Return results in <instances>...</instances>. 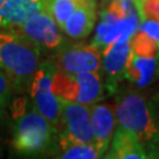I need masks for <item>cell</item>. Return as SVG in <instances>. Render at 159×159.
Listing matches in <instances>:
<instances>
[{
  "label": "cell",
  "mask_w": 159,
  "mask_h": 159,
  "mask_svg": "<svg viewBox=\"0 0 159 159\" xmlns=\"http://www.w3.org/2000/svg\"><path fill=\"white\" fill-rule=\"evenodd\" d=\"M104 158L107 159H148V152L133 133L118 127L112 137V144Z\"/></svg>",
  "instance_id": "4fadbf2b"
},
{
  "label": "cell",
  "mask_w": 159,
  "mask_h": 159,
  "mask_svg": "<svg viewBox=\"0 0 159 159\" xmlns=\"http://www.w3.org/2000/svg\"><path fill=\"white\" fill-rule=\"evenodd\" d=\"M40 48L17 32H0V68L5 71L17 91H29L41 63Z\"/></svg>",
  "instance_id": "7a4b0ae2"
},
{
  "label": "cell",
  "mask_w": 159,
  "mask_h": 159,
  "mask_svg": "<svg viewBox=\"0 0 159 159\" xmlns=\"http://www.w3.org/2000/svg\"><path fill=\"white\" fill-rule=\"evenodd\" d=\"M80 2V0H47L46 11L56 20L58 26L63 29L71 13Z\"/></svg>",
  "instance_id": "ac0fdd59"
},
{
  "label": "cell",
  "mask_w": 159,
  "mask_h": 159,
  "mask_svg": "<svg viewBox=\"0 0 159 159\" xmlns=\"http://www.w3.org/2000/svg\"><path fill=\"white\" fill-rule=\"evenodd\" d=\"M57 68L51 61H41L29 87L34 108L41 113L58 131L61 126V104L52 89Z\"/></svg>",
  "instance_id": "277c9868"
},
{
  "label": "cell",
  "mask_w": 159,
  "mask_h": 159,
  "mask_svg": "<svg viewBox=\"0 0 159 159\" xmlns=\"http://www.w3.org/2000/svg\"><path fill=\"white\" fill-rule=\"evenodd\" d=\"M134 4L140 20L154 19L159 21V0H138Z\"/></svg>",
  "instance_id": "44dd1931"
},
{
  "label": "cell",
  "mask_w": 159,
  "mask_h": 159,
  "mask_svg": "<svg viewBox=\"0 0 159 159\" xmlns=\"http://www.w3.org/2000/svg\"><path fill=\"white\" fill-rule=\"evenodd\" d=\"M102 1H105V2H107V1H111V0H102Z\"/></svg>",
  "instance_id": "d4e9b609"
},
{
  "label": "cell",
  "mask_w": 159,
  "mask_h": 159,
  "mask_svg": "<svg viewBox=\"0 0 159 159\" xmlns=\"http://www.w3.org/2000/svg\"><path fill=\"white\" fill-rule=\"evenodd\" d=\"M12 90H13V85H12L11 79L5 73V71L0 68V108H2L7 104L11 97Z\"/></svg>",
  "instance_id": "7402d4cb"
},
{
  "label": "cell",
  "mask_w": 159,
  "mask_h": 159,
  "mask_svg": "<svg viewBox=\"0 0 159 159\" xmlns=\"http://www.w3.org/2000/svg\"><path fill=\"white\" fill-rule=\"evenodd\" d=\"M60 104L61 126L59 131L75 142L93 145L94 138L92 130L91 108H89L90 106L65 99H60Z\"/></svg>",
  "instance_id": "8992f818"
},
{
  "label": "cell",
  "mask_w": 159,
  "mask_h": 159,
  "mask_svg": "<svg viewBox=\"0 0 159 159\" xmlns=\"http://www.w3.org/2000/svg\"><path fill=\"white\" fill-rule=\"evenodd\" d=\"M157 74L159 75V54L157 57Z\"/></svg>",
  "instance_id": "cb8c5ba5"
},
{
  "label": "cell",
  "mask_w": 159,
  "mask_h": 159,
  "mask_svg": "<svg viewBox=\"0 0 159 159\" xmlns=\"http://www.w3.org/2000/svg\"><path fill=\"white\" fill-rule=\"evenodd\" d=\"M47 0H0V26L11 29L29 17L46 10Z\"/></svg>",
  "instance_id": "7c38bea8"
},
{
  "label": "cell",
  "mask_w": 159,
  "mask_h": 159,
  "mask_svg": "<svg viewBox=\"0 0 159 159\" xmlns=\"http://www.w3.org/2000/svg\"><path fill=\"white\" fill-rule=\"evenodd\" d=\"M116 119L120 127L130 131L138 138L144 148L153 140L156 124L148 107V102L138 92L124 91L116 99Z\"/></svg>",
  "instance_id": "3957f363"
},
{
  "label": "cell",
  "mask_w": 159,
  "mask_h": 159,
  "mask_svg": "<svg viewBox=\"0 0 159 159\" xmlns=\"http://www.w3.org/2000/svg\"><path fill=\"white\" fill-rule=\"evenodd\" d=\"M139 31H142L144 33H146L148 37H151L154 41H157L159 45V21L154 19H144L140 20V23L138 25Z\"/></svg>",
  "instance_id": "603a6c76"
},
{
  "label": "cell",
  "mask_w": 159,
  "mask_h": 159,
  "mask_svg": "<svg viewBox=\"0 0 159 159\" xmlns=\"http://www.w3.org/2000/svg\"><path fill=\"white\" fill-rule=\"evenodd\" d=\"M157 72V58L142 57L134 53L131 54L124 72V78L134 84L137 87L143 89L150 85Z\"/></svg>",
  "instance_id": "9a60e30c"
},
{
  "label": "cell",
  "mask_w": 159,
  "mask_h": 159,
  "mask_svg": "<svg viewBox=\"0 0 159 159\" xmlns=\"http://www.w3.org/2000/svg\"><path fill=\"white\" fill-rule=\"evenodd\" d=\"M56 158L61 159H97L100 158L96 148L92 144L75 142L58 131Z\"/></svg>",
  "instance_id": "2e32d148"
},
{
  "label": "cell",
  "mask_w": 159,
  "mask_h": 159,
  "mask_svg": "<svg viewBox=\"0 0 159 159\" xmlns=\"http://www.w3.org/2000/svg\"><path fill=\"white\" fill-rule=\"evenodd\" d=\"M140 18L138 12H133L125 18H116L106 10L100 13V23L98 24L93 43L99 48H105L117 40L130 39L138 29Z\"/></svg>",
  "instance_id": "ba28073f"
},
{
  "label": "cell",
  "mask_w": 159,
  "mask_h": 159,
  "mask_svg": "<svg viewBox=\"0 0 159 159\" xmlns=\"http://www.w3.org/2000/svg\"><path fill=\"white\" fill-rule=\"evenodd\" d=\"M96 19V0H80L61 30L72 39H83L92 32Z\"/></svg>",
  "instance_id": "8fae6325"
},
{
  "label": "cell",
  "mask_w": 159,
  "mask_h": 159,
  "mask_svg": "<svg viewBox=\"0 0 159 159\" xmlns=\"http://www.w3.org/2000/svg\"><path fill=\"white\" fill-rule=\"evenodd\" d=\"M131 54L130 39L117 40L104 48L102 68L106 74V89H108L110 92L116 91L118 81L124 77Z\"/></svg>",
  "instance_id": "9c48e42d"
},
{
  "label": "cell",
  "mask_w": 159,
  "mask_h": 159,
  "mask_svg": "<svg viewBox=\"0 0 159 159\" xmlns=\"http://www.w3.org/2000/svg\"><path fill=\"white\" fill-rule=\"evenodd\" d=\"M102 56L100 48L94 44H77L68 46L58 53L56 68L66 74L81 71H99L102 68Z\"/></svg>",
  "instance_id": "52a82bcc"
},
{
  "label": "cell",
  "mask_w": 159,
  "mask_h": 159,
  "mask_svg": "<svg viewBox=\"0 0 159 159\" xmlns=\"http://www.w3.org/2000/svg\"><path fill=\"white\" fill-rule=\"evenodd\" d=\"M92 130H93V145L100 158H104L110 148L116 127L114 108L107 104H98L91 106Z\"/></svg>",
  "instance_id": "30bf717a"
},
{
  "label": "cell",
  "mask_w": 159,
  "mask_h": 159,
  "mask_svg": "<svg viewBox=\"0 0 159 159\" xmlns=\"http://www.w3.org/2000/svg\"><path fill=\"white\" fill-rule=\"evenodd\" d=\"M14 32L32 40L37 45L45 48H60L64 44V38L60 33V27L56 20L46 11H39L29 17L23 24L11 27Z\"/></svg>",
  "instance_id": "5b68a950"
},
{
  "label": "cell",
  "mask_w": 159,
  "mask_h": 159,
  "mask_svg": "<svg viewBox=\"0 0 159 159\" xmlns=\"http://www.w3.org/2000/svg\"><path fill=\"white\" fill-rule=\"evenodd\" d=\"M72 75L78 86L75 102L92 106L102 100L104 97V85L102 75L97 71H81Z\"/></svg>",
  "instance_id": "5bb4252c"
},
{
  "label": "cell",
  "mask_w": 159,
  "mask_h": 159,
  "mask_svg": "<svg viewBox=\"0 0 159 159\" xmlns=\"http://www.w3.org/2000/svg\"><path fill=\"white\" fill-rule=\"evenodd\" d=\"M131 51L142 57H158L159 45L146 33L137 30L130 38Z\"/></svg>",
  "instance_id": "e0dca14e"
},
{
  "label": "cell",
  "mask_w": 159,
  "mask_h": 159,
  "mask_svg": "<svg viewBox=\"0 0 159 159\" xmlns=\"http://www.w3.org/2000/svg\"><path fill=\"white\" fill-rule=\"evenodd\" d=\"M16 124L13 129V148L23 154H54L58 130L34 106L27 108L25 100L14 105Z\"/></svg>",
  "instance_id": "6da1fadb"
},
{
  "label": "cell",
  "mask_w": 159,
  "mask_h": 159,
  "mask_svg": "<svg viewBox=\"0 0 159 159\" xmlns=\"http://www.w3.org/2000/svg\"><path fill=\"white\" fill-rule=\"evenodd\" d=\"M106 11L116 18H125L138 10L133 0H111Z\"/></svg>",
  "instance_id": "ffe728a7"
},
{
  "label": "cell",
  "mask_w": 159,
  "mask_h": 159,
  "mask_svg": "<svg viewBox=\"0 0 159 159\" xmlns=\"http://www.w3.org/2000/svg\"><path fill=\"white\" fill-rule=\"evenodd\" d=\"M148 107H150L152 118L154 120L157 132H156L153 140L145 148V150L148 152V158H159V97H157L156 99H153L148 104Z\"/></svg>",
  "instance_id": "d6986e66"
}]
</instances>
